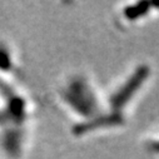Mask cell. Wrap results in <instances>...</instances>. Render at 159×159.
<instances>
[{
  "mask_svg": "<svg viewBox=\"0 0 159 159\" xmlns=\"http://www.w3.org/2000/svg\"><path fill=\"white\" fill-rule=\"evenodd\" d=\"M149 148H150L153 152H155V153H159V140H158V142H154V143H152V144L149 145Z\"/></svg>",
  "mask_w": 159,
  "mask_h": 159,
  "instance_id": "cell-6",
  "label": "cell"
},
{
  "mask_svg": "<svg viewBox=\"0 0 159 159\" xmlns=\"http://www.w3.org/2000/svg\"><path fill=\"white\" fill-rule=\"evenodd\" d=\"M148 75H149V68L147 65L139 66L134 71V74L125 82V84L110 98L111 107L115 110L123 108L129 102V99L137 93L139 87L145 82V79L148 78Z\"/></svg>",
  "mask_w": 159,
  "mask_h": 159,
  "instance_id": "cell-2",
  "label": "cell"
},
{
  "mask_svg": "<svg viewBox=\"0 0 159 159\" xmlns=\"http://www.w3.org/2000/svg\"><path fill=\"white\" fill-rule=\"evenodd\" d=\"M123 120V118L119 115L118 113H114V114H109V115H105V116H100V118H97L92 122H88V123H84L82 125H79L75 128V132L79 133V134H83L85 132H89L90 129L93 128H98V127H105V125H115V124H120Z\"/></svg>",
  "mask_w": 159,
  "mask_h": 159,
  "instance_id": "cell-3",
  "label": "cell"
},
{
  "mask_svg": "<svg viewBox=\"0 0 159 159\" xmlns=\"http://www.w3.org/2000/svg\"><path fill=\"white\" fill-rule=\"evenodd\" d=\"M0 68H3V69H9L10 68L9 54L4 48H0Z\"/></svg>",
  "mask_w": 159,
  "mask_h": 159,
  "instance_id": "cell-5",
  "label": "cell"
},
{
  "mask_svg": "<svg viewBox=\"0 0 159 159\" xmlns=\"http://www.w3.org/2000/svg\"><path fill=\"white\" fill-rule=\"evenodd\" d=\"M150 7H152V3L150 2H140V3H137L135 5L128 7L125 9V11H124V15L129 20H135V19L145 15L149 11V8Z\"/></svg>",
  "mask_w": 159,
  "mask_h": 159,
  "instance_id": "cell-4",
  "label": "cell"
},
{
  "mask_svg": "<svg viewBox=\"0 0 159 159\" xmlns=\"http://www.w3.org/2000/svg\"><path fill=\"white\" fill-rule=\"evenodd\" d=\"M66 102L78 111L83 115H93L98 110L97 100L90 92L89 87L83 80L71 82L64 94Z\"/></svg>",
  "mask_w": 159,
  "mask_h": 159,
  "instance_id": "cell-1",
  "label": "cell"
}]
</instances>
